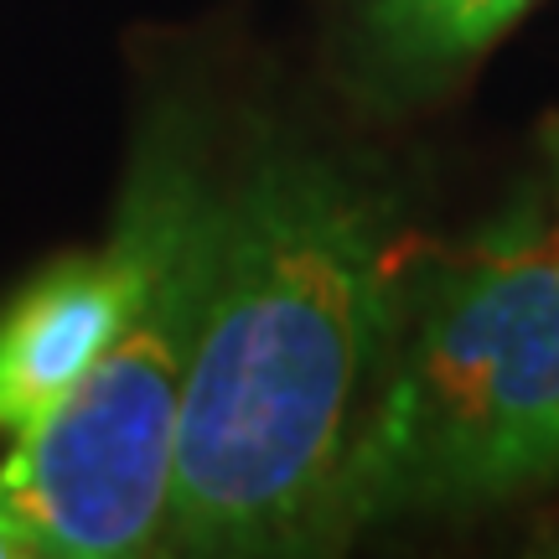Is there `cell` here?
Wrapping results in <instances>:
<instances>
[{"label":"cell","mask_w":559,"mask_h":559,"mask_svg":"<svg viewBox=\"0 0 559 559\" xmlns=\"http://www.w3.org/2000/svg\"><path fill=\"white\" fill-rule=\"evenodd\" d=\"M409 290L394 202L337 160L264 145L223 187L156 549H332V492Z\"/></svg>","instance_id":"obj_1"},{"label":"cell","mask_w":559,"mask_h":559,"mask_svg":"<svg viewBox=\"0 0 559 559\" xmlns=\"http://www.w3.org/2000/svg\"><path fill=\"white\" fill-rule=\"evenodd\" d=\"M559 472V213L528 187L461 260L415 280L332 492V544L502 502Z\"/></svg>","instance_id":"obj_2"},{"label":"cell","mask_w":559,"mask_h":559,"mask_svg":"<svg viewBox=\"0 0 559 559\" xmlns=\"http://www.w3.org/2000/svg\"><path fill=\"white\" fill-rule=\"evenodd\" d=\"M140 140L156 160V254L145 296L120 342L47 415L16 430L0 456V498L58 559L145 555L166 528L177 415L223 187L207 177L187 115H160Z\"/></svg>","instance_id":"obj_3"},{"label":"cell","mask_w":559,"mask_h":559,"mask_svg":"<svg viewBox=\"0 0 559 559\" xmlns=\"http://www.w3.org/2000/svg\"><path fill=\"white\" fill-rule=\"evenodd\" d=\"M156 254V160L140 140L104 249L62 254L0 311V436L41 419L135 317Z\"/></svg>","instance_id":"obj_4"},{"label":"cell","mask_w":559,"mask_h":559,"mask_svg":"<svg viewBox=\"0 0 559 559\" xmlns=\"http://www.w3.org/2000/svg\"><path fill=\"white\" fill-rule=\"evenodd\" d=\"M534 0H368L362 37L383 73L430 83L481 58Z\"/></svg>","instance_id":"obj_5"},{"label":"cell","mask_w":559,"mask_h":559,"mask_svg":"<svg viewBox=\"0 0 559 559\" xmlns=\"http://www.w3.org/2000/svg\"><path fill=\"white\" fill-rule=\"evenodd\" d=\"M0 559H47V549H41V539H37V528L21 519L5 498H0Z\"/></svg>","instance_id":"obj_6"},{"label":"cell","mask_w":559,"mask_h":559,"mask_svg":"<svg viewBox=\"0 0 559 559\" xmlns=\"http://www.w3.org/2000/svg\"><path fill=\"white\" fill-rule=\"evenodd\" d=\"M549 202H555V213H559V135H555V187H549Z\"/></svg>","instance_id":"obj_7"},{"label":"cell","mask_w":559,"mask_h":559,"mask_svg":"<svg viewBox=\"0 0 559 559\" xmlns=\"http://www.w3.org/2000/svg\"><path fill=\"white\" fill-rule=\"evenodd\" d=\"M555 549H559V539H555Z\"/></svg>","instance_id":"obj_8"}]
</instances>
